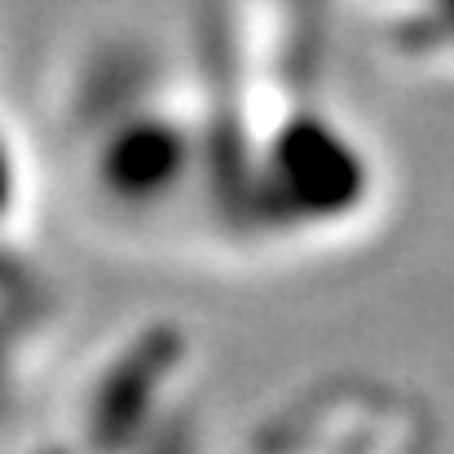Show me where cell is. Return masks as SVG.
Segmentation results:
<instances>
[{"label": "cell", "instance_id": "cell-1", "mask_svg": "<svg viewBox=\"0 0 454 454\" xmlns=\"http://www.w3.org/2000/svg\"><path fill=\"white\" fill-rule=\"evenodd\" d=\"M216 454H437V419L375 375H317L270 397Z\"/></svg>", "mask_w": 454, "mask_h": 454}]
</instances>
